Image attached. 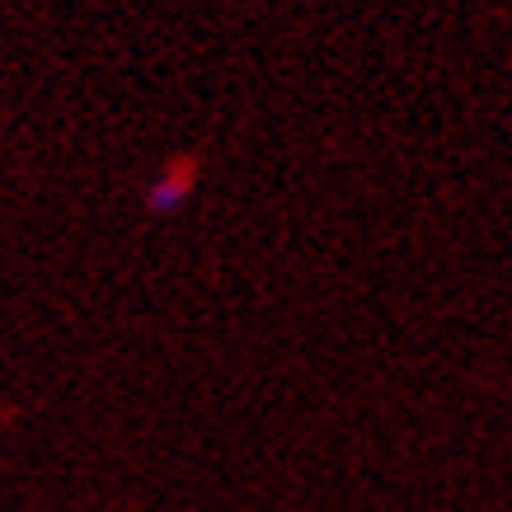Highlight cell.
Segmentation results:
<instances>
[{
	"label": "cell",
	"mask_w": 512,
	"mask_h": 512,
	"mask_svg": "<svg viewBox=\"0 0 512 512\" xmlns=\"http://www.w3.org/2000/svg\"><path fill=\"white\" fill-rule=\"evenodd\" d=\"M184 193H188L184 179H179V174H165V179H156V188H151V198H146V207L165 217V212H174V207L184 202Z\"/></svg>",
	"instance_id": "obj_1"
}]
</instances>
